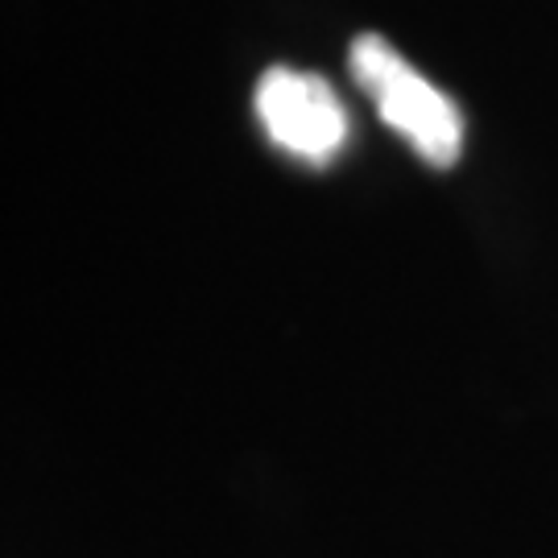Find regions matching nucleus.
<instances>
[{
    "label": "nucleus",
    "instance_id": "nucleus-1",
    "mask_svg": "<svg viewBox=\"0 0 558 558\" xmlns=\"http://www.w3.org/2000/svg\"><path fill=\"white\" fill-rule=\"evenodd\" d=\"M352 71L393 133L410 141L430 166H456L463 149V120L439 87L422 80L380 34H360L352 41Z\"/></svg>",
    "mask_w": 558,
    "mask_h": 558
},
{
    "label": "nucleus",
    "instance_id": "nucleus-2",
    "mask_svg": "<svg viewBox=\"0 0 558 558\" xmlns=\"http://www.w3.org/2000/svg\"><path fill=\"white\" fill-rule=\"evenodd\" d=\"M257 117L281 149L315 161V166L336 158L348 141V117H343V104L331 92V83L319 75L290 71V66H269L260 75Z\"/></svg>",
    "mask_w": 558,
    "mask_h": 558
}]
</instances>
